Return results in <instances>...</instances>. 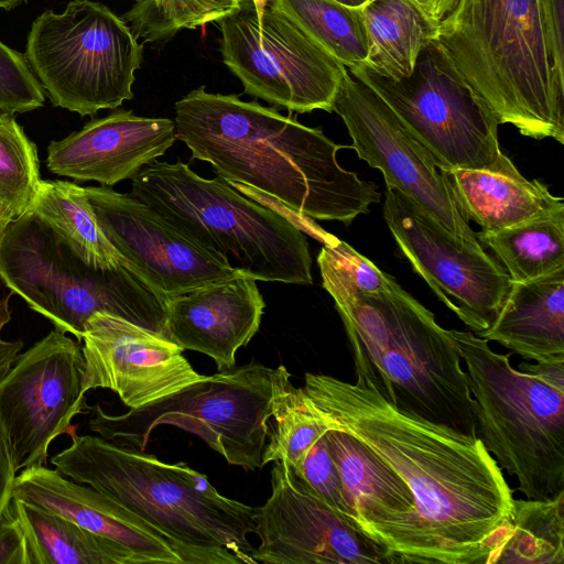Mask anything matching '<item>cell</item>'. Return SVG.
Returning <instances> with one entry per match:
<instances>
[{
    "label": "cell",
    "instance_id": "cell-5",
    "mask_svg": "<svg viewBox=\"0 0 564 564\" xmlns=\"http://www.w3.org/2000/svg\"><path fill=\"white\" fill-rule=\"evenodd\" d=\"M436 40L499 123L564 143V85L553 70L540 0H458Z\"/></svg>",
    "mask_w": 564,
    "mask_h": 564
},
{
    "label": "cell",
    "instance_id": "cell-29",
    "mask_svg": "<svg viewBox=\"0 0 564 564\" xmlns=\"http://www.w3.org/2000/svg\"><path fill=\"white\" fill-rule=\"evenodd\" d=\"M273 425L262 454V465L283 462L299 473L313 444L327 431V426L308 408L302 388L291 382L284 366L272 371Z\"/></svg>",
    "mask_w": 564,
    "mask_h": 564
},
{
    "label": "cell",
    "instance_id": "cell-3",
    "mask_svg": "<svg viewBox=\"0 0 564 564\" xmlns=\"http://www.w3.org/2000/svg\"><path fill=\"white\" fill-rule=\"evenodd\" d=\"M323 288L343 321L357 386L403 412L477 436L476 404L451 329L397 282L366 295Z\"/></svg>",
    "mask_w": 564,
    "mask_h": 564
},
{
    "label": "cell",
    "instance_id": "cell-41",
    "mask_svg": "<svg viewBox=\"0 0 564 564\" xmlns=\"http://www.w3.org/2000/svg\"><path fill=\"white\" fill-rule=\"evenodd\" d=\"M425 15L440 23L456 6L458 0H411Z\"/></svg>",
    "mask_w": 564,
    "mask_h": 564
},
{
    "label": "cell",
    "instance_id": "cell-1",
    "mask_svg": "<svg viewBox=\"0 0 564 564\" xmlns=\"http://www.w3.org/2000/svg\"><path fill=\"white\" fill-rule=\"evenodd\" d=\"M308 408L408 485L414 511L394 564H487L513 519V494L478 436L403 412L371 389L306 372Z\"/></svg>",
    "mask_w": 564,
    "mask_h": 564
},
{
    "label": "cell",
    "instance_id": "cell-14",
    "mask_svg": "<svg viewBox=\"0 0 564 564\" xmlns=\"http://www.w3.org/2000/svg\"><path fill=\"white\" fill-rule=\"evenodd\" d=\"M383 217L402 254L436 296L476 332L495 321L511 280L484 248L462 241L398 189H387Z\"/></svg>",
    "mask_w": 564,
    "mask_h": 564
},
{
    "label": "cell",
    "instance_id": "cell-42",
    "mask_svg": "<svg viewBox=\"0 0 564 564\" xmlns=\"http://www.w3.org/2000/svg\"><path fill=\"white\" fill-rule=\"evenodd\" d=\"M14 218L13 214L3 203L0 202V245L10 221Z\"/></svg>",
    "mask_w": 564,
    "mask_h": 564
},
{
    "label": "cell",
    "instance_id": "cell-25",
    "mask_svg": "<svg viewBox=\"0 0 564 564\" xmlns=\"http://www.w3.org/2000/svg\"><path fill=\"white\" fill-rule=\"evenodd\" d=\"M359 9L368 45L364 64L392 79L408 77L420 52L437 39L438 23L411 0H368Z\"/></svg>",
    "mask_w": 564,
    "mask_h": 564
},
{
    "label": "cell",
    "instance_id": "cell-32",
    "mask_svg": "<svg viewBox=\"0 0 564 564\" xmlns=\"http://www.w3.org/2000/svg\"><path fill=\"white\" fill-rule=\"evenodd\" d=\"M40 182L36 145L13 113L0 110V202L14 218L29 210Z\"/></svg>",
    "mask_w": 564,
    "mask_h": 564
},
{
    "label": "cell",
    "instance_id": "cell-21",
    "mask_svg": "<svg viewBox=\"0 0 564 564\" xmlns=\"http://www.w3.org/2000/svg\"><path fill=\"white\" fill-rule=\"evenodd\" d=\"M264 310L256 280L239 274L165 299L167 337L183 350L210 357L218 371L258 333Z\"/></svg>",
    "mask_w": 564,
    "mask_h": 564
},
{
    "label": "cell",
    "instance_id": "cell-17",
    "mask_svg": "<svg viewBox=\"0 0 564 564\" xmlns=\"http://www.w3.org/2000/svg\"><path fill=\"white\" fill-rule=\"evenodd\" d=\"M85 191L100 228L126 267L164 300L243 274L188 239L131 193L102 185Z\"/></svg>",
    "mask_w": 564,
    "mask_h": 564
},
{
    "label": "cell",
    "instance_id": "cell-39",
    "mask_svg": "<svg viewBox=\"0 0 564 564\" xmlns=\"http://www.w3.org/2000/svg\"><path fill=\"white\" fill-rule=\"evenodd\" d=\"M15 477L17 471L0 429V518L10 509Z\"/></svg>",
    "mask_w": 564,
    "mask_h": 564
},
{
    "label": "cell",
    "instance_id": "cell-20",
    "mask_svg": "<svg viewBox=\"0 0 564 564\" xmlns=\"http://www.w3.org/2000/svg\"><path fill=\"white\" fill-rule=\"evenodd\" d=\"M12 499L59 514L131 551L142 564H187L183 551L166 535L96 488L72 480L56 468L21 470Z\"/></svg>",
    "mask_w": 564,
    "mask_h": 564
},
{
    "label": "cell",
    "instance_id": "cell-7",
    "mask_svg": "<svg viewBox=\"0 0 564 564\" xmlns=\"http://www.w3.org/2000/svg\"><path fill=\"white\" fill-rule=\"evenodd\" d=\"M0 278L33 311L78 341L87 321L98 312L167 337L163 297L123 264H88L30 210L13 218L6 230L0 245Z\"/></svg>",
    "mask_w": 564,
    "mask_h": 564
},
{
    "label": "cell",
    "instance_id": "cell-8",
    "mask_svg": "<svg viewBox=\"0 0 564 564\" xmlns=\"http://www.w3.org/2000/svg\"><path fill=\"white\" fill-rule=\"evenodd\" d=\"M466 373L477 436L528 499L564 491V390L514 369L469 330L451 329Z\"/></svg>",
    "mask_w": 564,
    "mask_h": 564
},
{
    "label": "cell",
    "instance_id": "cell-47",
    "mask_svg": "<svg viewBox=\"0 0 564 564\" xmlns=\"http://www.w3.org/2000/svg\"><path fill=\"white\" fill-rule=\"evenodd\" d=\"M248 1V0H247ZM251 1V0H250Z\"/></svg>",
    "mask_w": 564,
    "mask_h": 564
},
{
    "label": "cell",
    "instance_id": "cell-46",
    "mask_svg": "<svg viewBox=\"0 0 564 564\" xmlns=\"http://www.w3.org/2000/svg\"><path fill=\"white\" fill-rule=\"evenodd\" d=\"M135 1H139V0H135Z\"/></svg>",
    "mask_w": 564,
    "mask_h": 564
},
{
    "label": "cell",
    "instance_id": "cell-10",
    "mask_svg": "<svg viewBox=\"0 0 564 564\" xmlns=\"http://www.w3.org/2000/svg\"><path fill=\"white\" fill-rule=\"evenodd\" d=\"M143 48L108 7L72 0L34 20L24 57L54 106L93 116L133 98Z\"/></svg>",
    "mask_w": 564,
    "mask_h": 564
},
{
    "label": "cell",
    "instance_id": "cell-28",
    "mask_svg": "<svg viewBox=\"0 0 564 564\" xmlns=\"http://www.w3.org/2000/svg\"><path fill=\"white\" fill-rule=\"evenodd\" d=\"M564 564V491L514 499L513 519L487 564Z\"/></svg>",
    "mask_w": 564,
    "mask_h": 564
},
{
    "label": "cell",
    "instance_id": "cell-36",
    "mask_svg": "<svg viewBox=\"0 0 564 564\" xmlns=\"http://www.w3.org/2000/svg\"><path fill=\"white\" fill-rule=\"evenodd\" d=\"M554 74L564 85V0H540Z\"/></svg>",
    "mask_w": 564,
    "mask_h": 564
},
{
    "label": "cell",
    "instance_id": "cell-40",
    "mask_svg": "<svg viewBox=\"0 0 564 564\" xmlns=\"http://www.w3.org/2000/svg\"><path fill=\"white\" fill-rule=\"evenodd\" d=\"M518 369L533 375L557 389L564 390V358L538 361L534 365L522 362Z\"/></svg>",
    "mask_w": 564,
    "mask_h": 564
},
{
    "label": "cell",
    "instance_id": "cell-12",
    "mask_svg": "<svg viewBox=\"0 0 564 564\" xmlns=\"http://www.w3.org/2000/svg\"><path fill=\"white\" fill-rule=\"evenodd\" d=\"M218 23L223 62L246 94L291 112H332L347 68L272 0L260 21L250 1Z\"/></svg>",
    "mask_w": 564,
    "mask_h": 564
},
{
    "label": "cell",
    "instance_id": "cell-24",
    "mask_svg": "<svg viewBox=\"0 0 564 564\" xmlns=\"http://www.w3.org/2000/svg\"><path fill=\"white\" fill-rule=\"evenodd\" d=\"M10 510L24 533L28 564H142L119 543L46 509L12 499Z\"/></svg>",
    "mask_w": 564,
    "mask_h": 564
},
{
    "label": "cell",
    "instance_id": "cell-45",
    "mask_svg": "<svg viewBox=\"0 0 564 564\" xmlns=\"http://www.w3.org/2000/svg\"><path fill=\"white\" fill-rule=\"evenodd\" d=\"M341 4L352 7V8H360L364 6L368 0H335Z\"/></svg>",
    "mask_w": 564,
    "mask_h": 564
},
{
    "label": "cell",
    "instance_id": "cell-2",
    "mask_svg": "<svg viewBox=\"0 0 564 564\" xmlns=\"http://www.w3.org/2000/svg\"><path fill=\"white\" fill-rule=\"evenodd\" d=\"M176 139L227 183H241L293 212L349 225L380 202L371 182L337 162L340 145L275 107L191 90L175 105Z\"/></svg>",
    "mask_w": 564,
    "mask_h": 564
},
{
    "label": "cell",
    "instance_id": "cell-6",
    "mask_svg": "<svg viewBox=\"0 0 564 564\" xmlns=\"http://www.w3.org/2000/svg\"><path fill=\"white\" fill-rule=\"evenodd\" d=\"M131 181L134 197L232 269L256 281L313 282L304 232L225 180L204 178L177 159L154 160Z\"/></svg>",
    "mask_w": 564,
    "mask_h": 564
},
{
    "label": "cell",
    "instance_id": "cell-22",
    "mask_svg": "<svg viewBox=\"0 0 564 564\" xmlns=\"http://www.w3.org/2000/svg\"><path fill=\"white\" fill-rule=\"evenodd\" d=\"M476 335L524 359L564 358V268L510 290L492 324Z\"/></svg>",
    "mask_w": 564,
    "mask_h": 564
},
{
    "label": "cell",
    "instance_id": "cell-19",
    "mask_svg": "<svg viewBox=\"0 0 564 564\" xmlns=\"http://www.w3.org/2000/svg\"><path fill=\"white\" fill-rule=\"evenodd\" d=\"M175 121L115 110L47 148L46 164L57 175L112 186L132 178L176 141Z\"/></svg>",
    "mask_w": 564,
    "mask_h": 564
},
{
    "label": "cell",
    "instance_id": "cell-15",
    "mask_svg": "<svg viewBox=\"0 0 564 564\" xmlns=\"http://www.w3.org/2000/svg\"><path fill=\"white\" fill-rule=\"evenodd\" d=\"M358 158L378 169L387 189H398L462 241L479 246L444 173L406 131L384 100L346 69L332 104Z\"/></svg>",
    "mask_w": 564,
    "mask_h": 564
},
{
    "label": "cell",
    "instance_id": "cell-31",
    "mask_svg": "<svg viewBox=\"0 0 564 564\" xmlns=\"http://www.w3.org/2000/svg\"><path fill=\"white\" fill-rule=\"evenodd\" d=\"M250 0H139L121 15L143 43L165 42L184 29L220 22Z\"/></svg>",
    "mask_w": 564,
    "mask_h": 564
},
{
    "label": "cell",
    "instance_id": "cell-38",
    "mask_svg": "<svg viewBox=\"0 0 564 564\" xmlns=\"http://www.w3.org/2000/svg\"><path fill=\"white\" fill-rule=\"evenodd\" d=\"M10 297L9 294L0 300V382L11 370L23 348L22 340L8 341L1 338V330L11 318Z\"/></svg>",
    "mask_w": 564,
    "mask_h": 564
},
{
    "label": "cell",
    "instance_id": "cell-44",
    "mask_svg": "<svg viewBox=\"0 0 564 564\" xmlns=\"http://www.w3.org/2000/svg\"><path fill=\"white\" fill-rule=\"evenodd\" d=\"M26 1L28 0H0V8L4 10H11Z\"/></svg>",
    "mask_w": 564,
    "mask_h": 564
},
{
    "label": "cell",
    "instance_id": "cell-30",
    "mask_svg": "<svg viewBox=\"0 0 564 564\" xmlns=\"http://www.w3.org/2000/svg\"><path fill=\"white\" fill-rule=\"evenodd\" d=\"M346 68L364 64L368 45L359 8L335 0H272Z\"/></svg>",
    "mask_w": 564,
    "mask_h": 564
},
{
    "label": "cell",
    "instance_id": "cell-23",
    "mask_svg": "<svg viewBox=\"0 0 564 564\" xmlns=\"http://www.w3.org/2000/svg\"><path fill=\"white\" fill-rule=\"evenodd\" d=\"M442 172L464 217L485 231H497L564 209L562 197L551 194L540 181L525 178L510 159L497 170Z\"/></svg>",
    "mask_w": 564,
    "mask_h": 564
},
{
    "label": "cell",
    "instance_id": "cell-34",
    "mask_svg": "<svg viewBox=\"0 0 564 564\" xmlns=\"http://www.w3.org/2000/svg\"><path fill=\"white\" fill-rule=\"evenodd\" d=\"M44 101V89L24 55L0 41V110L26 112Z\"/></svg>",
    "mask_w": 564,
    "mask_h": 564
},
{
    "label": "cell",
    "instance_id": "cell-4",
    "mask_svg": "<svg viewBox=\"0 0 564 564\" xmlns=\"http://www.w3.org/2000/svg\"><path fill=\"white\" fill-rule=\"evenodd\" d=\"M51 463L166 535L187 564H254L248 540L256 531L254 507L223 496L185 463L167 464L100 436L74 433Z\"/></svg>",
    "mask_w": 564,
    "mask_h": 564
},
{
    "label": "cell",
    "instance_id": "cell-33",
    "mask_svg": "<svg viewBox=\"0 0 564 564\" xmlns=\"http://www.w3.org/2000/svg\"><path fill=\"white\" fill-rule=\"evenodd\" d=\"M317 263L323 284H333L350 293L375 294L395 284L392 276L337 238L323 246Z\"/></svg>",
    "mask_w": 564,
    "mask_h": 564
},
{
    "label": "cell",
    "instance_id": "cell-11",
    "mask_svg": "<svg viewBox=\"0 0 564 564\" xmlns=\"http://www.w3.org/2000/svg\"><path fill=\"white\" fill-rule=\"evenodd\" d=\"M347 69L384 100L441 171L497 170L509 159L499 147L497 117L437 40L420 52L412 73L398 80L365 64Z\"/></svg>",
    "mask_w": 564,
    "mask_h": 564
},
{
    "label": "cell",
    "instance_id": "cell-43",
    "mask_svg": "<svg viewBox=\"0 0 564 564\" xmlns=\"http://www.w3.org/2000/svg\"><path fill=\"white\" fill-rule=\"evenodd\" d=\"M251 2L253 4L256 15H257L258 20L260 21L268 0H251Z\"/></svg>",
    "mask_w": 564,
    "mask_h": 564
},
{
    "label": "cell",
    "instance_id": "cell-13",
    "mask_svg": "<svg viewBox=\"0 0 564 564\" xmlns=\"http://www.w3.org/2000/svg\"><path fill=\"white\" fill-rule=\"evenodd\" d=\"M84 366L82 347L55 327L0 382V429L17 473L45 465L52 441L88 411Z\"/></svg>",
    "mask_w": 564,
    "mask_h": 564
},
{
    "label": "cell",
    "instance_id": "cell-37",
    "mask_svg": "<svg viewBox=\"0 0 564 564\" xmlns=\"http://www.w3.org/2000/svg\"><path fill=\"white\" fill-rule=\"evenodd\" d=\"M0 564H28L24 533L10 509L0 518Z\"/></svg>",
    "mask_w": 564,
    "mask_h": 564
},
{
    "label": "cell",
    "instance_id": "cell-18",
    "mask_svg": "<svg viewBox=\"0 0 564 564\" xmlns=\"http://www.w3.org/2000/svg\"><path fill=\"white\" fill-rule=\"evenodd\" d=\"M82 389H109L130 409L175 393L205 376L167 337L105 312L86 323Z\"/></svg>",
    "mask_w": 564,
    "mask_h": 564
},
{
    "label": "cell",
    "instance_id": "cell-16",
    "mask_svg": "<svg viewBox=\"0 0 564 564\" xmlns=\"http://www.w3.org/2000/svg\"><path fill=\"white\" fill-rule=\"evenodd\" d=\"M271 495L254 508V564H392L386 547L327 503L283 462H273Z\"/></svg>",
    "mask_w": 564,
    "mask_h": 564
},
{
    "label": "cell",
    "instance_id": "cell-27",
    "mask_svg": "<svg viewBox=\"0 0 564 564\" xmlns=\"http://www.w3.org/2000/svg\"><path fill=\"white\" fill-rule=\"evenodd\" d=\"M478 242L490 248L511 282H523L564 268V209L497 231L480 230Z\"/></svg>",
    "mask_w": 564,
    "mask_h": 564
},
{
    "label": "cell",
    "instance_id": "cell-35",
    "mask_svg": "<svg viewBox=\"0 0 564 564\" xmlns=\"http://www.w3.org/2000/svg\"><path fill=\"white\" fill-rule=\"evenodd\" d=\"M294 474L305 480L333 508L351 519L340 476L329 452L326 432L313 444L300 471Z\"/></svg>",
    "mask_w": 564,
    "mask_h": 564
},
{
    "label": "cell",
    "instance_id": "cell-9",
    "mask_svg": "<svg viewBox=\"0 0 564 564\" xmlns=\"http://www.w3.org/2000/svg\"><path fill=\"white\" fill-rule=\"evenodd\" d=\"M272 368L251 362L202 380L119 415L88 408V426L116 445L145 452L151 433L172 425L197 435L230 465L261 469L271 430Z\"/></svg>",
    "mask_w": 564,
    "mask_h": 564
},
{
    "label": "cell",
    "instance_id": "cell-26",
    "mask_svg": "<svg viewBox=\"0 0 564 564\" xmlns=\"http://www.w3.org/2000/svg\"><path fill=\"white\" fill-rule=\"evenodd\" d=\"M29 210L52 226L88 264L126 267L100 228L85 187L67 181L41 180Z\"/></svg>",
    "mask_w": 564,
    "mask_h": 564
}]
</instances>
